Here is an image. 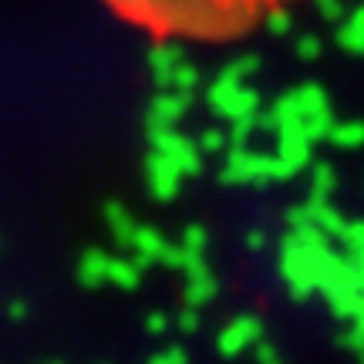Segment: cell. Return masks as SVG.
Returning <instances> with one entry per match:
<instances>
[{"mask_svg": "<svg viewBox=\"0 0 364 364\" xmlns=\"http://www.w3.org/2000/svg\"><path fill=\"white\" fill-rule=\"evenodd\" d=\"M159 44H230L257 34L297 0H98Z\"/></svg>", "mask_w": 364, "mask_h": 364, "instance_id": "1", "label": "cell"}]
</instances>
